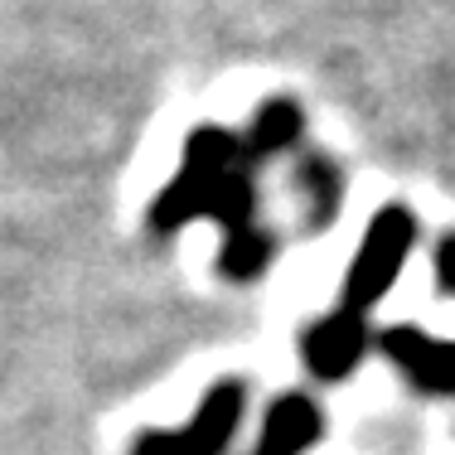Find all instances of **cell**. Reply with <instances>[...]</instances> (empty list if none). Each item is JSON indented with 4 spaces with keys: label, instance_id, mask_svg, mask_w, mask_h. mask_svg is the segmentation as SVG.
Listing matches in <instances>:
<instances>
[{
    "label": "cell",
    "instance_id": "obj_8",
    "mask_svg": "<svg viewBox=\"0 0 455 455\" xmlns=\"http://www.w3.org/2000/svg\"><path fill=\"white\" fill-rule=\"evenodd\" d=\"M272 252H276V237L267 233L262 223L247 228V233H233L223 237V252H219V272L228 281H257L272 267Z\"/></svg>",
    "mask_w": 455,
    "mask_h": 455
},
{
    "label": "cell",
    "instance_id": "obj_6",
    "mask_svg": "<svg viewBox=\"0 0 455 455\" xmlns=\"http://www.w3.org/2000/svg\"><path fill=\"white\" fill-rule=\"evenodd\" d=\"M324 436V411L315 407L310 393H281L272 397L262 417V436L252 455H310Z\"/></svg>",
    "mask_w": 455,
    "mask_h": 455
},
{
    "label": "cell",
    "instance_id": "obj_4",
    "mask_svg": "<svg viewBox=\"0 0 455 455\" xmlns=\"http://www.w3.org/2000/svg\"><path fill=\"white\" fill-rule=\"evenodd\" d=\"M373 349L427 397H455V339L421 330V324H387L373 334Z\"/></svg>",
    "mask_w": 455,
    "mask_h": 455
},
{
    "label": "cell",
    "instance_id": "obj_5",
    "mask_svg": "<svg viewBox=\"0 0 455 455\" xmlns=\"http://www.w3.org/2000/svg\"><path fill=\"white\" fill-rule=\"evenodd\" d=\"M368 349H373L368 320L349 315V310H339V306L300 334V359H306V368L320 383H344V378H354V368L368 359Z\"/></svg>",
    "mask_w": 455,
    "mask_h": 455
},
{
    "label": "cell",
    "instance_id": "obj_7",
    "mask_svg": "<svg viewBox=\"0 0 455 455\" xmlns=\"http://www.w3.org/2000/svg\"><path fill=\"white\" fill-rule=\"evenodd\" d=\"M300 132H306V112H300V102L272 97V102L257 107L252 126H247L243 160L247 165H262V160H272V156H286L291 146H300Z\"/></svg>",
    "mask_w": 455,
    "mask_h": 455
},
{
    "label": "cell",
    "instance_id": "obj_1",
    "mask_svg": "<svg viewBox=\"0 0 455 455\" xmlns=\"http://www.w3.org/2000/svg\"><path fill=\"white\" fill-rule=\"evenodd\" d=\"M417 213L407 209V204H383V209L373 213V223L363 228L359 237V252H354L349 272H344V286H339V310H349V315H363L368 310H378L387 300V291L397 286V276H403L411 247H417Z\"/></svg>",
    "mask_w": 455,
    "mask_h": 455
},
{
    "label": "cell",
    "instance_id": "obj_2",
    "mask_svg": "<svg viewBox=\"0 0 455 455\" xmlns=\"http://www.w3.org/2000/svg\"><path fill=\"white\" fill-rule=\"evenodd\" d=\"M233 165H243V136L223 132V126H194L189 140H184V165L175 170V180L150 199V213H146L150 233L170 237V233H180L184 223L204 219L209 184Z\"/></svg>",
    "mask_w": 455,
    "mask_h": 455
},
{
    "label": "cell",
    "instance_id": "obj_10",
    "mask_svg": "<svg viewBox=\"0 0 455 455\" xmlns=\"http://www.w3.org/2000/svg\"><path fill=\"white\" fill-rule=\"evenodd\" d=\"M431 272H436V291L455 300V233H446L431 252Z\"/></svg>",
    "mask_w": 455,
    "mask_h": 455
},
{
    "label": "cell",
    "instance_id": "obj_9",
    "mask_svg": "<svg viewBox=\"0 0 455 455\" xmlns=\"http://www.w3.org/2000/svg\"><path fill=\"white\" fill-rule=\"evenodd\" d=\"M300 189L310 194V213H315V223H330V213L339 209V170H334L330 160L310 156L306 165H300Z\"/></svg>",
    "mask_w": 455,
    "mask_h": 455
},
{
    "label": "cell",
    "instance_id": "obj_3",
    "mask_svg": "<svg viewBox=\"0 0 455 455\" xmlns=\"http://www.w3.org/2000/svg\"><path fill=\"white\" fill-rule=\"evenodd\" d=\"M247 417V383L243 378H219L199 397V411L180 431H140L132 455H228Z\"/></svg>",
    "mask_w": 455,
    "mask_h": 455
}]
</instances>
